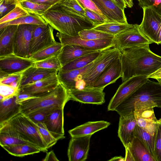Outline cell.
<instances>
[{
  "mask_svg": "<svg viewBox=\"0 0 161 161\" xmlns=\"http://www.w3.org/2000/svg\"><path fill=\"white\" fill-rule=\"evenodd\" d=\"M19 1H20V0H19Z\"/></svg>",
  "mask_w": 161,
  "mask_h": 161,
  "instance_id": "cell-60",
  "label": "cell"
},
{
  "mask_svg": "<svg viewBox=\"0 0 161 161\" xmlns=\"http://www.w3.org/2000/svg\"><path fill=\"white\" fill-rule=\"evenodd\" d=\"M33 66L37 68L55 69L58 71L61 69L62 67L58 56L41 61H35Z\"/></svg>",
  "mask_w": 161,
  "mask_h": 161,
  "instance_id": "cell-41",
  "label": "cell"
},
{
  "mask_svg": "<svg viewBox=\"0 0 161 161\" xmlns=\"http://www.w3.org/2000/svg\"><path fill=\"white\" fill-rule=\"evenodd\" d=\"M116 4L122 9L125 10L126 6L123 0H111Z\"/></svg>",
  "mask_w": 161,
  "mask_h": 161,
  "instance_id": "cell-55",
  "label": "cell"
},
{
  "mask_svg": "<svg viewBox=\"0 0 161 161\" xmlns=\"http://www.w3.org/2000/svg\"><path fill=\"white\" fill-rule=\"evenodd\" d=\"M53 30L48 24L35 25L30 42V56L56 42L54 37Z\"/></svg>",
  "mask_w": 161,
  "mask_h": 161,
  "instance_id": "cell-9",
  "label": "cell"
},
{
  "mask_svg": "<svg viewBox=\"0 0 161 161\" xmlns=\"http://www.w3.org/2000/svg\"><path fill=\"white\" fill-rule=\"evenodd\" d=\"M22 73L8 75L0 78V84L19 89Z\"/></svg>",
  "mask_w": 161,
  "mask_h": 161,
  "instance_id": "cell-44",
  "label": "cell"
},
{
  "mask_svg": "<svg viewBox=\"0 0 161 161\" xmlns=\"http://www.w3.org/2000/svg\"><path fill=\"white\" fill-rule=\"evenodd\" d=\"M69 100V91L59 83L52 91L40 96L20 103V113L26 115L44 108L53 107L64 108Z\"/></svg>",
  "mask_w": 161,
  "mask_h": 161,
  "instance_id": "cell-4",
  "label": "cell"
},
{
  "mask_svg": "<svg viewBox=\"0 0 161 161\" xmlns=\"http://www.w3.org/2000/svg\"><path fill=\"white\" fill-rule=\"evenodd\" d=\"M41 16L54 29L68 36H77L81 31L94 27L87 20L69 14L55 5Z\"/></svg>",
  "mask_w": 161,
  "mask_h": 161,
  "instance_id": "cell-3",
  "label": "cell"
},
{
  "mask_svg": "<svg viewBox=\"0 0 161 161\" xmlns=\"http://www.w3.org/2000/svg\"></svg>",
  "mask_w": 161,
  "mask_h": 161,
  "instance_id": "cell-61",
  "label": "cell"
},
{
  "mask_svg": "<svg viewBox=\"0 0 161 161\" xmlns=\"http://www.w3.org/2000/svg\"><path fill=\"white\" fill-rule=\"evenodd\" d=\"M19 0H0V16L1 18L19 4Z\"/></svg>",
  "mask_w": 161,
  "mask_h": 161,
  "instance_id": "cell-45",
  "label": "cell"
},
{
  "mask_svg": "<svg viewBox=\"0 0 161 161\" xmlns=\"http://www.w3.org/2000/svg\"><path fill=\"white\" fill-rule=\"evenodd\" d=\"M134 25V24L129 23L110 22L103 24L92 28L115 36L133 27Z\"/></svg>",
  "mask_w": 161,
  "mask_h": 161,
  "instance_id": "cell-33",
  "label": "cell"
},
{
  "mask_svg": "<svg viewBox=\"0 0 161 161\" xmlns=\"http://www.w3.org/2000/svg\"><path fill=\"white\" fill-rule=\"evenodd\" d=\"M63 46L60 42H56L54 44L31 55L29 58L38 61L58 56Z\"/></svg>",
  "mask_w": 161,
  "mask_h": 161,
  "instance_id": "cell-34",
  "label": "cell"
},
{
  "mask_svg": "<svg viewBox=\"0 0 161 161\" xmlns=\"http://www.w3.org/2000/svg\"><path fill=\"white\" fill-rule=\"evenodd\" d=\"M147 77L156 79L158 81L161 82V68L148 76Z\"/></svg>",
  "mask_w": 161,
  "mask_h": 161,
  "instance_id": "cell-53",
  "label": "cell"
},
{
  "mask_svg": "<svg viewBox=\"0 0 161 161\" xmlns=\"http://www.w3.org/2000/svg\"><path fill=\"white\" fill-rule=\"evenodd\" d=\"M103 89L84 88L69 91L70 100L85 104L101 105L105 102V93Z\"/></svg>",
  "mask_w": 161,
  "mask_h": 161,
  "instance_id": "cell-16",
  "label": "cell"
},
{
  "mask_svg": "<svg viewBox=\"0 0 161 161\" xmlns=\"http://www.w3.org/2000/svg\"><path fill=\"white\" fill-rule=\"evenodd\" d=\"M115 47L121 51L128 48L153 43L141 31L139 25L134 24L133 27L114 36Z\"/></svg>",
  "mask_w": 161,
  "mask_h": 161,
  "instance_id": "cell-8",
  "label": "cell"
},
{
  "mask_svg": "<svg viewBox=\"0 0 161 161\" xmlns=\"http://www.w3.org/2000/svg\"><path fill=\"white\" fill-rule=\"evenodd\" d=\"M43 161H58L59 160L56 157L53 151L52 150L49 152L47 153L45 158L42 160Z\"/></svg>",
  "mask_w": 161,
  "mask_h": 161,
  "instance_id": "cell-52",
  "label": "cell"
},
{
  "mask_svg": "<svg viewBox=\"0 0 161 161\" xmlns=\"http://www.w3.org/2000/svg\"><path fill=\"white\" fill-rule=\"evenodd\" d=\"M121 55V51L116 47L103 51L93 65L83 75L76 84V89L80 90L88 87L113 61Z\"/></svg>",
  "mask_w": 161,
  "mask_h": 161,
  "instance_id": "cell-6",
  "label": "cell"
},
{
  "mask_svg": "<svg viewBox=\"0 0 161 161\" xmlns=\"http://www.w3.org/2000/svg\"><path fill=\"white\" fill-rule=\"evenodd\" d=\"M77 0L84 9H86L93 11L101 16L104 18L109 20L104 15L101 10L98 8L92 0Z\"/></svg>",
  "mask_w": 161,
  "mask_h": 161,
  "instance_id": "cell-49",
  "label": "cell"
},
{
  "mask_svg": "<svg viewBox=\"0 0 161 161\" xmlns=\"http://www.w3.org/2000/svg\"><path fill=\"white\" fill-rule=\"evenodd\" d=\"M143 17L139 27L142 33L153 43H157L161 26V15L150 8L143 7Z\"/></svg>",
  "mask_w": 161,
  "mask_h": 161,
  "instance_id": "cell-11",
  "label": "cell"
},
{
  "mask_svg": "<svg viewBox=\"0 0 161 161\" xmlns=\"http://www.w3.org/2000/svg\"><path fill=\"white\" fill-rule=\"evenodd\" d=\"M9 154L19 157L38 153L41 152L37 147L30 144H19L2 147Z\"/></svg>",
  "mask_w": 161,
  "mask_h": 161,
  "instance_id": "cell-32",
  "label": "cell"
},
{
  "mask_svg": "<svg viewBox=\"0 0 161 161\" xmlns=\"http://www.w3.org/2000/svg\"><path fill=\"white\" fill-rule=\"evenodd\" d=\"M127 147L130 151L135 161H155L144 144L136 137H134Z\"/></svg>",
  "mask_w": 161,
  "mask_h": 161,
  "instance_id": "cell-30",
  "label": "cell"
},
{
  "mask_svg": "<svg viewBox=\"0 0 161 161\" xmlns=\"http://www.w3.org/2000/svg\"><path fill=\"white\" fill-rule=\"evenodd\" d=\"M19 91V88L0 84V101L17 95Z\"/></svg>",
  "mask_w": 161,
  "mask_h": 161,
  "instance_id": "cell-47",
  "label": "cell"
},
{
  "mask_svg": "<svg viewBox=\"0 0 161 161\" xmlns=\"http://www.w3.org/2000/svg\"><path fill=\"white\" fill-rule=\"evenodd\" d=\"M134 113L120 116L118 136L125 148L128 147L135 137V128L137 125Z\"/></svg>",
  "mask_w": 161,
  "mask_h": 161,
  "instance_id": "cell-19",
  "label": "cell"
},
{
  "mask_svg": "<svg viewBox=\"0 0 161 161\" xmlns=\"http://www.w3.org/2000/svg\"><path fill=\"white\" fill-rule=\"evenodd\" d=\"M154 152L156 161H161V118L155 134Z\"/></svg>",
  "mask_w": 161,
  "mask_h": 161,
  "instance_id": "cell-46",
  "label": "cell"
},
{
  "mask_svg": "<svg viewBox=\"0 0 161 161\" xmlns=\"http://www.w3.org/2000/svg\"><path fill=\"white\" fill-rule=\"evenodd\" d=\"M35 61L29 58L14 54L0 57V78L6 75L22 73L33 66Z\"/></svg>",
  "mask_w": 161,
  "mask_h": 161,
  "instance_id": "cell-10",
  "label": "cell"
},
{
  "mask_svg": "<svg viewBox=\"0 0 161 161\" xmlns=\"http://www.w3.org/2000/svg\"><path fill=\"white\" fill-rule=\"evenodd\" d=\"M150 107L161 108V82L149 79L115 109L120 116L134 113L135 109Z\"/></svg>",
  "mask_w": 161,
  "mask_h": 161,
  "instance_id": "cell-2",
  "label": "cell"
},
{
  "mask_svg": "<svg viewBox=\"0 0 161 161\" xmlns=\"http://www.w3.org/2000/svg\"><path fill=\"white\" fill-rule=\"evenodd\" d=\"M86 19L90 22L93 27L107 23L111 22L98 14L86 9H84Z\"/></svg>",
  "mask_w": 161,
  "mask_h": 161,
  "instance_id": "cell-43",
  "label": "cell"
},
{
  "mask_svg": "<svg viewBox=\"0 0 161 161\" xmlns=\"http://www.w3.org/2000/svg\"><path fill=\"white\" fill-rule=\"evenodd\" d=\"M62 108L59 107H53L41 109L26 115L32 121L36 124L44 123L47 116L56 109Z\"/></svg>",
  "mask_w": 161,
  "mask_h": 161,
  "instance_id": "cell-39",
  "label": "cell"
},
{
  "mask_svg": "<svg viewBox=\"0 0 161 161\" xmlns=\"http://www.w3.org/2000/svg\"><path fill=\"white\" fill-rule=\"evenodd\" d=\"M58 72L55 69L37 68L32 66L22 73L19 88L57 73Z\"/></svg>",
  "mask_w": 161,
  "mask_h": 161,
  "instance_id": "cell-27",
  "label": "cell"
},
{
  "mask_svg": "<svg viewBox=\"0 0 161 161\" xmlns=\"http://www.w3.org/2000/svg\"><path fill=\"white\" fill-rule=\"evenodd\" d=\"M78 35L82 39L85 40H98L113 39L114 36L92 28L82 30L78 33Z\"/></svg>",
  "mask_w": 161,
  "mask_h": 161,
  "instance_id": "cell-38",
  "label": "cell"
},
{
  "mask_svg": "<svg viewBox=\"0 0 161 161\" xmlns=\"http://www.w3.org/2000/svg\"><path fill=\"white\" fill-rule=\"evenodd\" d=\"M127 7L131 8L133 6V1L132 0H123Z\"/></svg>",
  "mask_w": 161,
  "mask_h": 161,
  "instance_id": "cell-57",
  "label": "cell"
},
{
  "mask_svg": "<svg viewBox=\"0 0 161 161\" xmlns=\"http://www.w3.org/2000/svg\"><path fill=\"white\" fill-rule=\"evenodd\" d=\"M19 5L29 14L42 15L49 9L51 6L39 3L29 0H20Z\"/></svg>",
  "mask_w": 161,
  "mask_h": 161,
  "instance_id": "cell-37",
  "label": "cell"
},
{
  "mask_svg": "<svg viewBox=\"0 0 161 161\" xmlns=\"http://www.w3.org/2000/svg\"><path fill=\"white\" fill-rule=\"evenodd\" d=\"M47 24L41 16L30 14L29 15L22 17L13 20L0 24V30L9 25L22 24L42 25Z\"/></svg>",
  "mask_w": 161,
  "mask_h": 161,
  "instance_id": "cell-36",
  "label": "cell"
},
{
  "mask_svg": "<svg viewBox=\"0 0 161 161\" xmlns=\"http://www.w3.org/2000/svg\"><path fill=\"white\" fill-rule=\"evenodd\" d=\"M149 79L147 76L137 75L122 82L111 99L108 105V110L115 111L121 103Z\"/></svg>",
  "mask_w": 161,
  "mask_h": 161,
  "instance_id": "cell-7",
  "label": "cell"
},
{
  "mask_svg": "<svg viewBox=\"0 0 161 161\" xmlns=\"http://www.w3.org/2000/svg\"><path fill=\"white\" fill-rule=\"evenodd\" d=\"M96 60L86 67L80 69L65 71L59 70L57 75L59 83L63 85L68 91L75 90L76 84L80 81L83 75L93 65Z\"/></svg>",
  "mask_w": 161,
  "mask_h": 161,
  "instance_id": "cell-21",
  "label": "cell"
},
{
  "mask_svg": "<svg viewBox=\"0 0 161 161\" xmlns=\"http://www.w3.org/2000/svg\"><path fill=\"white\" fill-rule=\"evenodd\" d=\"M40 133L48 149L54 145L58 141L48 130L44 123L37 124Z\"/></svg>",
  "mask_w": 161,
  "mask_h": 161,
  "instance_id": "cell-42",
  "label": "cell"
},
{
  "mask_svg": "<svg viewBox=\"0 0 161 161\" xmlns=\"http://www.w3.org/2000/svg\"><path fill=\"white\" fill-rule=\"evenodd\" d=\"M125 161H135L132 155L130 150L127 148H125Z\"/></svg>",
  "mask_w": 161,
  "mask_h": 161,
  "instance_id": "cell-54",
  "label": "cell"
},
{
  "mask_svg": "<svg viewBox=\"0 0 161 161\" xmlns=\"http://www.w3.org/2000/svg\"><path fill=\"white\" fill-rule=\"evenodd\" d=\"M103 13L112 22L128 24L124 10L111 0H92Z\"/></svg>",
  "mask_w": 161,
  "mask_h": 161,
  "instance_id": "cell-20",
  "label": "cell"
},
{
  "mask_svg": "<svg viewBox=\"0 0 161 161\" xmlns=\"http://www.w3.org/2000/svg\"><path fill=\"white\" fill-rule=\"evenodd\" d=\"M121 52L122 82L135 76L147 77L161 68V56L152 52L149 44L126 48Z\"/></svg>",
  "mask_w": 161,
  "mask_h": 161,
  "instance_id": "cell-1",
  "label": "cell"
},
{
  "mask_svg": "<svg viewBox=\"0 0 161 161\" xmlns=\"http://www.w3.org/2000/svg\"><path fill=\"white\" fill-rule=\"evenodd\" d=\"M97 51L78 45L67 44L63 46L58 57L63 66L81 56Z\"/></svg>",
  "mask_w": 161,
  "mask_h": 161,
  "instance_id": "cell-24",
  "label": "cell"
},
{
  "mask_svg": "<svg viewBox=\"0 0 161 161\" xmlns=\"http://www.w3.org/2000/svg\"><path fill=\"white\" fill-rule=\"evenodd\" d=\"M55 5L69 14L87 20L84 8L77 0H62Z\"/></svg>",
  "mask_w": 161,
  "mask_h": 161,
  "instance_id": "cell-31",
  "label": "cell"
},
{
  "mask_svg": "<svg viewBox=\"0 0 161 161\" xmlns=\"http://www.w3.org/2000/svg\"><path fill=\"white\" fill-rule=\"evenodd\" d=\"M18 26L9 25L0 30V57L14 54L15 37Z\"/></svg>",
  "mask_w": 161,
  "mask_h": 161,
  "instance_id": "cell-23",
  "label": "cell"
},
{
  "mask_svg": "<svg viewBox=\"0 0 161 161\" xmlns=\"http://www.w3.org/2000/svg\"><path fill=\"white\" fill-rule=\"evenodd\" d=\"M156 44L158 45L161 44V26L158 32Z\"/></svg>",
  "mask_w": 161,
  "mask_h": 161,
  "instance_id": "cell-58",
  "label": "cell"
},
{
  "mask_svg": "<svg viewBox=\"0 0 161 161\" xmlns=\"http://www.w3.org/2000/svg\"><path fill=\"white\" fill-rule=\"evenodd\" d=\"M57 73H55L34 83L22 86L19 92L37 97L46 93L54 89L58 85Z\"/></svg>",
  "mask_w": 161,
  "mask_h": 161,
  "instance_id": "cell-14",
  "label": "cell"
},
{
  "mask_svg": "<svg viewBox=\"0 0 161 161\" xmlns=\"http://www.w3.org/2000/svg\"><path fill=\"white\" fill-rule=\"evenodd\" d=\"M121 56L113 61L100 75L96 80L86 88L104 89L107 86L115 83L121 77Z\"/></svg>",
  "mask_w": 161,
  "mask_h": 161,
  "instance_id": "cell-17",
  "label": "cell"
},
{
  "mask_svg": "<svg viewBox=\"0 0 161 161\" xmlns=\"http://www.w3.org/2000/svg\"><path fill=\"white\" fill-rule=\"evenodd\" d=\"M19 144L32 145L22 139L7 122L0 125V144L2 147Z\"/></svg>",
  "mask_w": 161,
  "mask_h": 161,
  "instance_id": "cell-28",
  "label": "cell"
},
{
  "mask_svg": "<svg viewBox=\"0 0 161 161\" xmlns=\"http://www.w3.org/2000/svg\"><path fill=\"white\" fill-rule=\"evenodd\" d=\"M110 124V122L104 120L89 121L69 130L68 132L71 137L92 135L107 128Z\"/></svg>",
  "mask_w": 161,
  "mask_h": 161,
  "instance_id": "cell-26",
  "label": "cell"
},
{
  "mask_svg": "<svg viewBox=\"0 0 161 161\" xmlns=\"http://www.w3.org/2000/svg\"><path fill=\"white\" fill-rule=\"evenodd\" d=\"M35 25H19L16 33L14 54L22 57L29 58L30 44Z\"/></svg>",
  "mask_w": 161,
  "mask_h": 161,
  "instance_id": "cell-13",
  "label": "cell"
},
{
  "mask_svg": "<svg viewBox=\"0 0 161 161\" xmlns=\"http://www.w3.org/2000/svg\"><path fill=\"white\" fill-rule=\"evenodd\" d=\"M32 2L42 3L52 6L57 4L62 0H29Z\"/></svg>",
  "mask_w": 161,
  "mask_h": 161,
  "instance_id": "cell-51",
  "label": "cell"
},
{
  "mask_svg": "<svg viewBox=\"0 0 161 161\" xmlns=\"http://www.w3.org/2000/svg\"><path fill=\"white\" fill-rule=\"evenodd\" d=\"M56 36L63 46L75 44L96 51H104L115 47L114 39L98 40H85L81 39L79 35L71 36L59 32Z\"/></svg>",
  "mask_w": 161,
  "mask_h": 161,
  "instance_id": "cell-12",
  "label": "cell"
},
{
  "mask_svg": "<svg viewBox=\"0 0 161 161\" xmlns=\"http://www.w3.org/2000/svg\"><path fill=\"white\" fill-rule=\"evenodd\" d=\"M92 136L71 137L67 151L69 161H84L87 159Z\"/></svg>",
  "mask_w": 161,
  "mask_h": 161,
  "instance_id": "cell-15",
  "label": "cell"
},
{
  "mask_svg": "<svg viewBox=\"0 0 161 161\" xmlns=\"http://www.w3.org/2000/svg\"><path fill=\"white\" fill-rule=\"evenodd\" d=\"M16 95L0 101V125L8 122L20 113V104Z\"/></svg>",
  "mask_w": 161,
  "mask_h": 161,
  "instance_id": "cell-25",
  "label": "cell"
},
{
  "mask_svg": "<svg viewBox=\"0 0 161 161\" xmlns=\"http://www.w3.org/2000/svg\"><path fill=\"white\" fill-rule=\"evenodd\" d=\"M138 1L141 7L150 8L161 15V0H138Z\"/></svg>",
  "mask_w": 161,
  "mask_h": 161,
  "instance_id": "cell-48",
  "label": "cell"
},
{
  "mask_svg": "<svg viewBox=\"0 0 161 161\" xmlns=\"http://www.w3.org/2000/svg\"><path fill=\"white\" fill-rule=\"evenodd\" d=\"M153 107H146L136 109L134 114L137 125L151 135H155L158 124Z\"/></svg>",
  "mask_w": 161,
  "mask_h": 161,
  "instance_id": "cell-18",
  "label": "cell"
},
{
  "mask_svg": "<svg viewBox=\"0 0 161 161\" xmlns=\"http://www.w3.org/2000/svg\"><path fill=\"white\" fill-rule=\"evenodd\" d=\"M103 51H97L81 56L63 65L59 70L68 71L85 67L95 61Z\"/></svg>",
  "mask_w": 161,
  "mask_h": 161,
  "instance_id": "cell-29",
  "label": "cell"
},
{
  "mask_svg": "<svg viewBox=\"0 0 161 161\" xmlns=\"http://www.w3.org/2000/svg\"><path fill=\"white\" fill-rule=\"evenodd\" d=\"M17 102L20 103L25 100L35 97L29 94L19 92L16 95Z\"/></svg>",
  "mask_w": 161,
  "mask_h": 161,
  "instance_id": "cell-50",
  "label": "cell"
},
{
  "mask_svg": "<svg viewBox=\"0 0 161 161\" xmlns=\"http://www.w3.org/2000/svg\"><path fill=\"white\" fill-rule=\"evenodd\" d=\"M155 136V135H151L137 125L135 127V137L141 141L156 161L154 152Z\"/></svg>",
  "mask_w": 161,
  "mask_h": 161,
  "instance_id": "cell-35",
  "label": "cell"
},
{
  "mask_svg": "<svg viewBox=\"0 0 161 161\" xmlns=\"http://www.w3.org/2000/svg\"><path fill=\"white\" fill-rule=\"evenodd\" d=\"M30 14L19 4H18L12 10L0 18V24L8 22L22 17L27 16Z\"/></svg>",
  "mask_w": 161,
  "mask_h": 161,
  "instance_id": "cell-40",
  "label": "cell"
},
{
  "mask_svg": "<svg viewBox=\"0 0 161 161\" xmlns=\"http://www.w3.org/2000/svg\"><path fill=\"white\" fill-rule=\"evenodd\" d=\"M64 108L56 109L47 117L44 122L48 130L58 140L64 138Z\"/></svg>",
  "mask_w": 161,
  "mask_h": 161,
  "instance_id": "cell-22",
  "label": "cell"
},
{
  "mask_svg": "<svg viewBox=\"0 0 161 161\" xmlns=\"http://www.w3.org/2000/svg\"><path fill=\"white\" fill-rule=\"evenodd\" d=\"M109 161H125V158H123L121 156H115L110 159Z\"/></svg>",
  "mask_w": 161,
  "mask_h": 161,
  "instance_id": "cell-56",
  "label": "cell"
},
{
  "mask_svg": "<svg viewBox=\"0 0 161 161\" xmlns=\"http://www.w3.org/2000/svg\"><path fill=\"white\" fill-rule=\"evenodd\" d=\"M7 122L24 140L39 148L41 151L47 152L48 149L37 124L26 115L20 113Z\"/></svg>",
  "mask_w": 161,
  "mask_h": 161,
  "instance_id": "cell-5",
  "label": "cell"
},
{
  "mask_svg": "<svg viewBox=\"0 0 161 161\" xmlns=\"http://www.w3.org/2000/svg\"><path fill=\"white\" fill-rule=\"evenodd\" d=\"M132 0L133 1V0ZM137 0L138 1V0Z\"/></svg>",
  "mask_w": 161,
  "mask_h": 161,
  "instance_id": "cell-59",
  "label": "cell"
}]
</instances>
